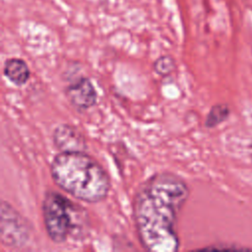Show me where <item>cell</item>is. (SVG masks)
Listing matches in <instances>:
<instances>
[{"mask_svg": "<svg viewBox=\"0 0 252 252\" xmlns=\"http://www.w3.org/2000/svg\"><path fill=\"white\" fill-rule=\"evenodd\" d=\"M41 214L45 232L53 243L80 242L90 235L92 225L88 211L58 191H45Z\"/></svg>", "mask_w": 252, "mask_h": 252, "instance_id": "obj_3", "label": "cell"}, {"mask_svg": "<svg viewBox=\"0 0 252 252\" xmlns=\"http://www.w3.org/2000/svg\"><path fill=\"white\" fill-rule=\"evenodd\" d=\"M153 68L158 76L167 77L175 71L176 62L171 55H161L155 60Z\"/></svg>", "mask_w": 252, "mask_h": 252, "instance_id": "obj_9", "label": "cell"}, {"mask_svg": "<svg viewBox=\"0 0 252 252\" xmlns=\"http://www.w3.org/2000/svg\"><path fill=\"white\" fill-rule=\"evenodd\" d=\"M249 156H250V160L252 162V144L250 145V151H249Z\"/></svg>", "mask_w": 252, "mask_h": 252, "instance_id": "obj_10", "label": "cell"}, {"mask_svg": "<svg viewBox=\"0 0 252 252\" xmlns=\"http://www.w3.org/2000/svg\"><path fill=\"white\" fill-rule=\"evenodd\" d=\"M64 93L72 107L79 112L92 108L97 101V92L91 79L85 76L73 79Z\"/></svg>", "mask_w": 252, "mask_h": 252, "instance_id": "obj_5", "label": "cell"}, {"mask_svg": "<svg viewBox=\"0 0 252 252\" xmlns=\"http://www.w3.org/2000/svg\"><path fill=\"white\" fill-rule=\"evenodd\" d=\"M52 142L59 152H86L88 143L85 135L74 125L63 123L52 132Z\"/></svg>", "mask_w": 252, "mask_h": 252, "instance_id": "obj_6", "label": "cell"}, {"mask_svg": "<svg viewBox=\"0 0 252 252\" xmlns=\"http://www.w3.org/2000/svg\"><path fill=\"white\" fill-rule=\"evenodd\" d=\"M189 195L186 181L170 171L156 172L138 186L132 200V216L138 239L146 250L179 249L177 223Z\"/></svg>", "mask_w": 252, "mask_h": 252, "instance_id": "obj_1", "label": "cell"}, {"mask_svg": "<svg viewBox=\"0 0 252 252\" xmlns=\"http://www.w3.org/2000/svg\"><path fill=\"white\" fill-rule=\"evenodd\" d=\"M230 115V108L226 103H217L213 105L205 119V127L215 128L218 125L221 124Z\"/></svg>", "mask_w": 252, "mask_h": 252, "instance_id": "obj_8", "label": "cell"}, {"mask_svg": "<svg viewBox=\"0 0 252 252\" xmlns=\"http://www.w3.org/2000/svg\"><path fill=\"white\" fill-rule=\"evenodd\" d=\"M50 174L60 189L85 203L103 201L111 188L106 170L87 152H59L51 160Z\"/></svg>", "mask_w": 252, "mask_h": 252, "instance_id": "obj_2", "label": "cell"}, {"mask_svg": "<svg viewBox=\"0 0 252 252\" xmlns=\"http://www.w3.org/2000/svg\"><path fill=\"white\" fill-rule=\"evenodd\" d=\"M4 76L15 86L22 87L28 83L31 70L27 62L19 57H12L5 61L3 67Z\"/></svg>", "mask_w": 252, "mask_h": 252, "instance_id": "obj_7", "label": "cell"}, {"mask_svg": "<svg viewBox=\"0 0 252 252\" xmlns=\"http://www.w3.org/2000/svg\"><path fill=\"white\" fill-rule=\"evenodd\" d=\"M31 236L29 221L8 202H1L0 238L3 246L20 248L26 245Z\"/></svg>", "mask_w": 252, "mask_h": 252, "instance_id": "obj_4", "label": "cell"}]
</instances>
